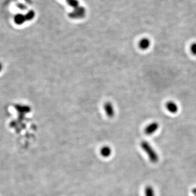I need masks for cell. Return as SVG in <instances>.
Wrapping results in <instances>:
<instances>
[{"label": "cell", "instance_id": "6da1fadb", "mask_svg": "<svg viewBox=\"0 0 196 196\" xmlns=\"http://www.w3.org/2000/svg\"><path fill=\"white\" fill-rule=\"evenodd\" d=\"M141 147L143 151L147 155L151 163L156 164L158 162L159 159L158 154L149 143L145 141H143L141 143Z\"/></svg>", "mask_w": 196, "mask_h": 196}, {"label": "cell", "instance_id": "7a4b0ae2", "mask_svg": "<svg viewBox=\"0 0 196 196\" xmlns=\"http://www.w3.org/2000/svg\"><path fill=\"white\" fill-rule=\"evenodd\" d=\"M159 128V124L156 121H153L148 124L145 127V134L148 136H150L155 133Z\"/></svg>", "mask_w": 196, "mask_h": 196}, {"label": "cell", "instance_id": "3957f363", "mask_svg": "<svg viewBox=\"0 0 196 196\" xmlns=\"http://www.w3.org/2000/svg\"><path fill=\"white\" fill-rule=\"evenodd\" d=\"M104 110L105 111L106 115L109 118H113L115 115V110L113 104L111 102H105L103 106Z\"/></svg>", "mask_w": 196, "mask_h": 196}, {"label": "cell", "instance_id": "277c9868", "mask_svg": "<svg viewBox=\"0 0 196 196\" xmlns=\"http://www.w3.org/2000/svg\"><path fill=\"white\" fill-rule=\"evenodd\" d=\"M167 111L172 114H175L179 111V106L174 101H169L166 104Z\"/></svg>", "mask_w": 196, "mask_h": 196}, {"label": "cell", "instance_id": "5b68a950", "mask_svg": "<svg viewBox=\"0 0 196 196\" xmlns=\"http://www.w3.org/2000/svg\"><path fill=\"white\" fill-rule=\"evenodd\" d=\"M151 42L149 39L147 38H143L139 41L138 45L139 48L142 50H148L151 46Z\"/></svg>", "mask_w": 196, "mask_h": 196}, {"label": "cell", "instance_id": "8992f818", "mask_svg": "<svg viewBox=\"0 0 196 196\" xmlns=\"http://www.w3.org/2000/svg\"><path fill=\"white\" fill-rule=\"evenodd\" d=\"M100 155L105 158H109L112 153V150L110 146L104 145L101 148L100 151Z\"/></svg>", "mask_w": 196, "mask_h": 196}, {"label": "cell", "instance_id": "52a82bcc", "mask_svg": "<svg viewBox=\"0 0 196 196\" xmlns=\"http://www.w3.org/2000/svg\"><path fill=\"white\" fill-rule=\"evenodd\" d=\"M14 22L15 24L18 25L24 24L25 22H26L24 14L21 13L16 14L14 17Z\"/></svg>", "mask_w": 196, "mask_h": 196}, {"label": "cell", "instance_id": "ba28073f", "mask_svg": "<svg viewBox=\"0 0 196 196\" xmlns=\"http://www.w3.org/2000/svg\"><path fill=\"white\" fill-rule=\"evenodd\" d=\"M145 196H155V192L153 187L151 185L147 186L145 190Z\"/></svg>", "mask_w": 196, "mask_h": 196}, {"label": "cell", "instance_id": "9c48e42d", "mask_svg": "<svg viewBox=\"0 0 196 196\" xmlns=\"http://www.w3.org/2000/svg\"><path fill=\"white\" fill-rule=\"evenodd\" d=\"M35 12L33 10H30V11H28L27 13L25 15L26 21V22H30V21L32 20L33 19L35 18Z\"/></svg>", "mask_w": 196, "mask_h": 196}, {"label": "cell", "instance_id": "30bf717a", "mask_svg": "<svg viewBox=\"0 0 196 196\" xmlns=\"http://www.w3.org/2000/svg\"><path fill=\"white\" fill-rule=\"evenodd\" d=\"M190 50L191 54L196 56V42L191 43V45L190 46Z\"/></svg>", "mask_w": 196, "mask_h": 196}, {"label": "cell", "instance_id": "8fae6325", "mask_svg": "<svg viewBox=\"0 0 196 196\" xmlns=\"http://www.w3.org/2000/svg\"><path fill=\"white\" fill-rule=\"evenodd\" d=\"M16 6L18 8H19L20 10H22V11H25L27 9L26 5H25L24 4L22 3H19L16 4Z\"/></svg>", "mask_w": 196, "mask_h": 196}, {"label": "cell", "instance_id": "7c38bea8", "mask_svg": "<svg viewBox=\"0 0 196 196\" xmlns=\"http://www.w3.org/2000/svg\"><path fill=\"white\" fill-rule=\"evenodd\" d=\"M3 68V65L1 62H0V73L1 72V71L2 70Z\"/></svg>", "mask_w": 196, "mask_h": 196}, {"label": "cell", "instance_id": "4fadbf2b", "mask_svg": "<svg viewBox=\"0 0 196 196\" xmlns=\"http://www.w3.org/2000/svg\"></svg>", "mask_w": 196, "mask_h": 196}]
</instances>
